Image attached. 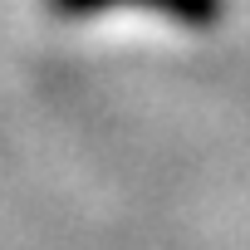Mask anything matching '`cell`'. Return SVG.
Instances as JSON below:
<instances>
[{"instance_id":"1","label":"cell","mask_w":250,"mask_h":250,"mask_svg":"<svg viewBox=\"0 0 250 250\" xmlns=\"http://www.w3.org/2000/svg\"><path fill=\"white\" fill-rule=\"evenodd\" d=\"M54 10L64 15H93V10H118V5H133V10H152L182 25H211L221 20V0H49Z\"/></svg>"}]
</instances>
